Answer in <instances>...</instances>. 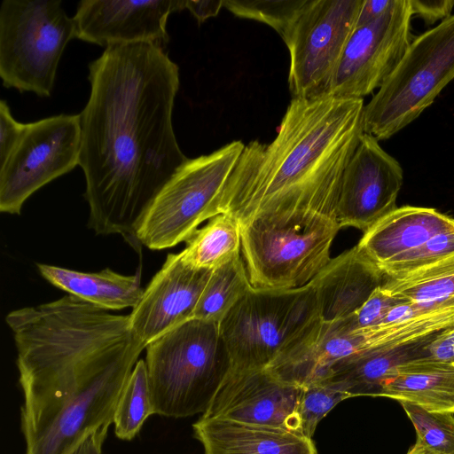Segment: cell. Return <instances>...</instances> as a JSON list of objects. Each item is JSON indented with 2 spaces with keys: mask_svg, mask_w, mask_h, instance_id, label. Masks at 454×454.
I'll list each match as a JSON object with an SVG mask.
<instances>
[{
  "mask_svg": "<svg viewBox=\"0 0 454 454\" xmlns=\"http://www.w3.org/2000/svg\"><path fill=\"white\" fill-rule=\"evenodd\" d=\"M89 80L79 114L88 225L97 234H120L137 249L144 215L189 160L172 123L178 67L157 43L112 45L90 63Z\"/></svg>",
  "mask_w": 454,
  "mask_h": 454,
  "instance_id": "cell-1",
  "label": "cell"
},
{
  "mask_svg": "<svg viewBox=\"0 0 454 454\" xmlns=\"http://www.w3.org/2000/svg\"><path fill=\"white\" fill-rule=\"evenodd\" d=\"M25 454H74L107 427L141 352L129 317L71 294L10 312Z\"/></svg>",
  "mask_w": 454,
  "mask_h": 454,
  "instance_id": "cell-2",
  "label": "cell"
},
{
  "mask_svg": "<svg viewBox=\"0 0 454 454\" xmlns=\"http://www.w3.org/2000/svg\"><path fill=\"white\" fill-rule=\"evenodd\" d=\"M363 98H293L270 144L245 145L222 190L218 215L254 219L318 214L336 218L344 170L364 134Z\"/></svg>",
  "mask_w": 454,
  "mask_h": 454,
  "instance_id": "cell-3",
  "label": "cell"
},
{
  "mask_svg": "<svg viewBox=\"0 0 454 454\" xmlns=\"http://www.w3.org/2000/svg\"><path fill=\"white\" fill-rule=\"evenodd\" d=\"M145 365L154 414L204 413L231 369L219 323L191 319L146 347Z\"/></svg>",
  "mask_w": 454,
  "mask_h": 454,
  "instance_id": "cell-4",
  "label": "cell"
},
{
  "mask_svg": "<svg viewBox=\"0 0 454 454\" xmlns=\"http://www.w3.org/2000/svg\"><path fill=\"white\" fill-rule=\"evenodd\" d=\"M340 229L336 218L318 214L255 219L240 226L251 286L269 290L307 286L331 261Z\"/></svg>",
  "mask_w": 454,
  "mask_h": 454,
  "instance_id": "cell-5",
  "label": "cell"
},
{
  "mask_svg": "<svg viewBox=\"0 0 454 454\" xmlns=\"http://www.w3.org/2000/svg\"><path fill=\"white\" fill-rule=\"evenodd\" d=\"M454 79V14L412 40L363 112L364 132L385 140L415 121Z\"/></svg>",
  "mask_w": 454,
  "mask_h": 454,
  "instance_id": "cell-6",
  "label": "cell"
},
{
  "mask_svg": "<svg viewBox=\"0 0 454 454\" xmlns=\"http://www.w3.org/2000/svg\"><path fill=\"white\" fill-rule=\"evenodd\" d=\"M74 19L59 0H4L0 7V76L6 88L50 97Z\"/></svg>",
  "mask_w": 454,
  "mask_h": 454,
  "instance_id": "cell-7",
  "label": "cell"
},
{
  "mask_svg": "<svg viewBox=\"0 0 454 454\" xmlns=\"http://www.w3.org/2000/svg\"><path fill=\"white\" fill-rule=\"evenodd\" d=\"M318 319L312 286L252 287L219 323L231 368H267Z\"/></svg>",
  "mask_w": 454,
  "mask_h": 454,
  "instance_id": "cell-8",
  "label": "cell"
},
{
  "mask_svg": "<svg viewBox=\"0 0 454 454\" xmlns=\"http://www.w3.org/2000/svg\"><path fill=\"white\" fill-rule=\"evenodd\" d=\"M245 145L231 142L189 159L153 200L139 223V245L160 250L187 242L200 224L218 215L216 203Z\"/></svg>",
  "mask_w": 454,
  "mask_h": 454,
  "instance_id": "cell-9",
  "label": "cell"
},
{
  "mask_svg": "<svg viewBox=\"0 0 454 454\" xmlns=\"http://www.w3.org/2000/svg\"><path fill=\"white\" fill-rule=\"evenodd\" d=\"M364 0H306L283 38L293 98L325 95Z\"/></svg>",
  "mask_w": 454,
  "mask_h": 454,
  "instance_id": "cell-10",
  "label": "cell"
},
{
  "mask_svg": "<svg viewBox=\"0 0 454 454\" xmlns=\"http://www.w3.org/2000/svg\"><path fill=\"white\" fill-rule=\"evenodd\" d=\"M79 114H59L26 124L13 153L0 167V211L20 215L37 190L79 165Z\"/></svg>",
  "mask_w": 454,
  "mask_h": 454,
  "instance_id": "cell-11",
  "label": "cell"
},
{
  "mask_svg": "<svg viewBox=\"0 0 454 454\" xmlns=\"http://www.w3.org/2000/svg\"><path fill=\"white\" fill-rule=\"evenodd\" d=\"M410 0H394L378 20L355 27L325 95L363 98L380 89L394 72L410 43Z\"/></svg>",
  "mask_w": 454,
  "mask_h": 454,
  "instance_id": "cell-12",
  "label": "cell"
},
{
  "mask_svg": "<svg viewBox=\"0 0 454 454\" xmlns=\"http://www.w3.org/2000/svg\"><path fill=\"white\" fill-rule=\"evenodd\" d=\"M403 182L400 163L364 132L342 176L336 211L340 229L368 231L397 207Z\"/></svg>",
  "mask_w": 454,
  "mask_h": 454,
  "instance_id": "cell-13",
  "label": "cell"
},
{
  "mask_svg": "<svg viewBox=\"0 0 454 454\" xmlns=\"http://www.w3.org/2000/svg\"><path fill=\"white\" fill-rule=\"evenodd\" d=\"M301 390L300 387L278 380L266 368H231L202 416L301 434L298 413Z\"/></svg>",
  "mask_w": 454,
  "mask_h": 454,
  "instance_id": "cell-14",
  "label": "cell"
},
{
  "mask_svg": "<svg viewBox=\"0 0 454 454\" xmlns=\"http://www.w3.org/2000/svg\"><path fill=\"white\" fill-rule=\"evenodd\" d=\"M186 0H82L73 17L75 38L107 48L112 45L168 42L167 21L185 9Z\"/></svg>",
  "mask_w": 454,
  "mask_h": 454,
  "instance_id": "cell-15",
  "label": "cell"
},
{
  "mask_svg": "<svg viewBox=\"0 0 454 454\" xmlns=\"http://www.w3.org/2000/svg\"><path fill=\"white\" fill-rule=\"evenodd\" d=\"M211 273L212 270L195 269L185 263L181 253L168 254L129 316L137 337L147 346L193 319Z\"/></svg>",
  "mask_w": 454,
  "mask_h": 454,
  "instance_id": "cell-16",
  "label": "cell"
},
{
  "mask_svg": "<svg viewBox=\"0 0 454 454\" xmlns=\"http://www.w3.org/2000/svg\"><path fill=\"white\" fill-rule=\"evenodd\" d=\"M386 279L357 245L331 259L310 282L318 318L331 324L349 317Z\"/></svg>",
  "mask_w": 454,
  "mask_h": 454,
  "instance_id": "cell-17",
  "label": "cell"
},
{
  "mask_svg": "<svg viewBox=\"0 0 454 454\" xmlns=\"http://www.w3.org/2000/svg\"><path fill=\"white\" fill-rule=\"evenodd\" d=\"M192 427L205 454H317L311 439L283 428L203 416Z\"/></svg>",
  "mask_w": 454,
  "mask_h": 454,
  "instance_id": "cell-18",
  "label": "cell"
},
{
  "mask_svg": "<svg viewBox=\"0 0 454 454\" xmlns=\"http://www.w3.org/2000/svg\"><path fill=\"white\" fill-rule=\"evenodd\" d=\"M453 224L454 218L434 208L403 206L364 232L357 246L380 267Z\"/></svg>",
  "mask_w": 454,
  "mask_h": 454,
  "instance_id": "cell-19",
  "label": "cell"
},
{
  "mask_svg": "<svg viewBox=\"0 0 454 454\" xmlns=\"http://www.w3.org/2000/svg\"><path fill=\"white\" fill-rule=\"evenodd\" d=\"M374 397L408 402L430 411L454 414V365L419 358L400 366Z\"/></svg>",
  "mask_w": 454,
  "mask_h": 454,
  "instance_id": "cell-20",
  "label": "cell"
},
{
  "mask_svg": "<svg viewBox=\"0 0 454 454\" xmlns=\"http://www.w3.org/2000/svg\"><path fill=\"white\" fill-rule=\"evenodd\" d=\"M41 275L56 287L106 310L135 308L144 290L141 269L125 276L110 269L99 272H82L54 265L38 263Z\"/></svg>",
  "mask_w": 454,
  "mask_h": 454,
  "instance_id": "cell-21",
  "label": "cell"
},
{
  "mask_svg": "<svg viewBox=\"0 0 454 454\" xmlns=\"http://www.w3.org/2000/svg\"><path fill=\"white\" fill-rule=\"evenodd\" d=\"M434 336L394 348L350 356L338 362L326 380L336 384L349 398L374 397L380 384L400 366L424 357V347Z\"/></svg>",
  "mask_w": 454,
  "mask_h": 454,
  "instance_id": "cell-22",
  "label": "cell"
},
{
  "mask_svg": "<svg viewBox=\"0 0 454 454\" xmlns=\"http://www.w3.org/2000/svg\"><path fill=\"white\" fill-rule=\"evenodd\" d=\"M186 243L180 252L184 262L195 269L214 270L240 254V226L230 215L220 214Z\"/></svg>",
  "mask_w": 454,
  "mask_h": 454,
  "instance_id": "cell-23",
  "label": "cell"
},
{
  "mask_svg": "<svg viewBox=\"0 0 454 454\" xmlns=\"http://www.w3.org/2000/svg\"><path fill=\"white\" fill-rule=\"evenodd\" d=\"M402 302L436 303L454 299V255L403 275L381 286Z\"/></svg>",
  "mask_w": 454,
  "mask_h": 454,
  "instance_id": "cell-24",
  "label": "cell"
},
{
  "mask_svg": "<svg viewBox=\"0 0 454 454\" xmlns=\"http://www.w3.org/2000/svg\"><path fill=\"white\" fill-rule=\"evenodd\" d=\"M252 287L239 254L212 270L193 318L220 323Z\"/></svg>",
  "mask_w": 454,
  "mask_h": 454,
  "instance_id": "cell-25",
  "label": "cell"
},
{
  "mask_svg": "<svg viewBox=\"0 0 454 454\" xmlns=\"http://www.w3.org/2000/svg\"><path fill=\"white\" fill-rule=\"evenodd\" d=\"M154 414L145 360H138L119 397L114 425L116 436L130 441Z\"/></svg>",
  "mask_w": 454,
  "mask_h": 454,
  "instance_id": "cell-26",
  "label": "cell"
},
{
  "mask_svg": "<svg viewBox=\"0 0 454 454\" xmlns=\"http://www.w3.org/2000/svg\"><path fill=\"white\" fill-rule=\"evenodd\" d=\"M400 403L415 427L418 442L439 454H454V414Z\"/></svg>",
  "mask_w": 454,
  "mask_h": 454,
  "instance_id": "cell-27",
  "label": "cell"
},
{
  "mask_svg": "<svg viewBox=\"0 0 454 454\" xmlns=\"http://www.w3.org/2000/svg\"><path fill=\"white\" fill-rule=\"evenodd\" d=\"M348 398L347 393L328 380L301 387L298 406L301 434L311 439L320 420Z\"/></svg>",
  "mask_w": 454,
  "mask_h": 454,
  "instance_id": "cell-28",
  "label": "cell"
},
{
  "mask_svg": "<svg viewBox=\"0 0 454 454\" xmlns=\"http://www.w3.org/2000/svg\"><path fill=\"white\" fill-rule=\"evenodd\" d=\"M305 1L223 0V6L238 17L268 24L284 38Z\"/></svg>",
  "mask_w": 454,
  "mask_h": 454,
  "instance_id": "cell-29",
  "label": "cell"
},
{
  "mask_svg": "<svg viewBox=\"0 0 454 454\" xmlns=\"http://www.w3.org/2000/svg\"><path fill=\"white\" fill-rule=\"evenodd\" d=\"M454 255V224L418 247L380 268L387 277H395Z\"/></svg>",
  "mask_w": 454,
  "mask_h": 454,
  "instance_id": "cell-30",
  "label": "cell"
},
{
  "mask_svg": "<svg viewBox=\"0 0 454 454\" xmlns=\"http://www.w3.org/2000/svg\"><path fill=\"white\" fill-rule=\"evenodd\" d=\"M399 301L388 295L382 286L377 287L362 307L349 317L335 322L334 326L342 333H351L381 324L389 309Z\"/></svg>",
  "mask_w": 454,
  "mask_h": 454,
  "instance_id": "cell-31",
  "label": "cell"
},
{
  "mask_svg": "<svg viewBox=\"0 0 454 454\" xmlns=\"http://www.w3.org/2000/svg\"><path fill=\"white\" fill-rule=\"evenodd\" d=\"M26 124L12 115L5 100L0 102V167L8 160L25 131Z\"/></svg>",
  "mask_w": 454,
  "mask_h": 454,
  "instance_id": "cell-32",
  "label": "cell"
},
{
  "mask_svg": "<svg viewBox=\"0 0 454 454\" xmlns=\"http://www.w3.org/2000/svg\"><path fill=\"white\" fill-rule=\"evenodd\" d=\"M412 16H419L427 25L442 22L452 14L453 0H410Z\"/></svg>",
  "mask_w": 454,
  "mask_h": 454,
  "instance_id": "cell-33",
  "label": "cell"
},
{
  "mask_svg": "<svg viewBox=\"0 0 454 454\" xmlns=\"http://www.w3.org/2000/svg\"><path fill=\"white\" fill-rule=\"evenodd\" d=\"M393 4L394 0H364L357 16L356 27L378 20L391 8Z\"/></svg>",
  "mask_w": 454,
  "mask_h": 454,
  "instance_id": "cell-34",
  "label": "cell"
},
{
  "mask_svg": "<svg viewBox=\"0 0 454 454\" xmlns=\"http://www.w3.org/2000/svg\"><path fill=\"white\" fill-rule=\"evenodd\" d=\"M223 6V0H186L185 9L196 18L199 23L215 17Z\"/></svg>",
  "mask_w": 454,
  "mask_h": 454,
  "instance_id": "cell-35",
  "label": "cell"
},
{
  "mask_svg": "<svg viewBox=\"0 0 454 454\" xmlns=\"http://www.w3.org/2000/svg\"><path fill=\"white\" fill-rule=\"evenodd\" d=\"M107 427L90 434L75 450L74 454H102V445L107 435Z\"/></svg>",
  "mask_w": 454,
  "mask_h": 454,
  "instance_id": "cell-36",
  "label": "cell"
},
{
  "mask_svg": "<svg viewBox=\"0 0 454 454\" xmlns=\"http://www.w3.org/2000/svg\"><path fill=\"white\" fill-rule=\"evenodd\" d=\"M407 454H439L421 442L416 441L415 444L410 449Z\"/></svg>",
  "mask_w": 454,
  "mask_h": 454,
  "instance_id": "cell-37",
  "label": "cell"
}]
</instances>
